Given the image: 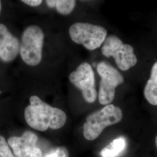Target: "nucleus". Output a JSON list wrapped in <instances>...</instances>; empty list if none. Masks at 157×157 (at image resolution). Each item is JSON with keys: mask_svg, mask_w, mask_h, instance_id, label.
I'll list each match as a JSON object with an SVG mask.
<instances>
[{"mask_svg": "<svg viewBox=\"0 0 157 157\" xmlns=\"http://www.w3.org/2000/svg\"><path fill=\"white\" fill-rule=\"evenodd\" d=\"M25 118L29 126L41 132L48 128L60 129L67 119L62 109L51 107L37 95L30 97V105L25 110Z\"/></svg>", "mask_w": 157, "mask_h": 157, "instance_id": "1", "label": "nucleus"}, {"mask_svg": "<svg viewBox=\"0 0 157 157\" xmlns=\"http://www.w3.org/2000/svg\"><path fill=\"white\" fill-rule=\"evenodd\" d=\"M122 118L121 109L112 104L92 113L87 117L83 125L84 138L87 140H95L107 127L120 122Z\"/></svg>", "mask_w": 157, "mask_h": 157, "instance_id": "2", "label": "nucleus"}, {"mask_svg": "<svg viewBox=\"0 0 157 157\" xmlns=\"http://www.w3.org/2000/svg\"><path fill=\"white\" fill-rule=\"evenodd\" d=\"M44 39V32L38 26L31 25L24 30L19 50L23 62L32 67L39 64L42 59Z\"/></svg>", "mask_w": 157, "mask_h": 157, "instance_id": "3", "label": "nucleus"}, {"mask_svg": "<svg viewBox=\"0 0 157 157\" xmlns=\"http://www.w3.org/2000/svg\"><path fill=\"white\" fill-rule=\"evenodd\" d=\"M101 52L108 58L113 57L117 67L122 71L129 70L137 62L133 47L124 44L115 35L106 37L101 47Z\"/></svg>", "mask_w": 157, "mask_h": 157, "instance_id": "4", "label": "nucleus"}, {"mask_svg": "<svg viewBox=\"0 0 157 157\" xmlns=\"http://www.w3.org/2000/svg\"><path fill=\"white\" fill-rule=\"evenodd\" d=\"M69 33L75 43L82 44L89 50L99 48L107 37V30L89 23L77 22L69 28Z\"/></svg>", "mask_w": 157, "mask_h": 157, "instance_id": "5", "label": "nucleus"}, {"mask_svg": "<svg viewBox=\"0 0 157 157\" xmlns=\"http://www.w3.org/2000/svg\"><path fill=\"white\" fill-rule=\"evenodd\" d=\"M101 77L98 100L102 105H109L115 98V89L123 83V76L111 65L105 62H100L97 67Z\"/></svg>", "mask_w": 157, "mask_h": 157, "instance_id": "6", "label": "nucleus"}, {"mask_svg": "<svg viewBox=\"0 0 157 157\" xmlns=\"http://www.w3.org/2000/svg\"><path fill=\"white\" fill-rule=\"evenodd\" d=\"M69 80L82 93L84 100L93 103L97 97L95 89V77L93 69L89 63H81L69 75Z\"/></svg>", "mask_w": 157, "mask_h": 157, "instance_id": "7", "label": "nucleus"}, {"mask_svg": "<svg viewBox=\"0 0 157 157\" xmlns=\"http://www.w3.org/2000/svg\"><path fill=\"white\" fill-rule=\"evenodd\" d=\"M37 135L26 131L20 137H10L7 143L15 157H42V151L37 146Z\"/></svg>", "mask_w": 157, "mask_h": 157, "instance_id": "8", "label": "nucleus"}, {"mask_svg": "<svg viewBox=\"0 0 157 157\" xmlns=\"http://www.w3.org/2000/svg\"><path fill=\"white\" fill-rule=\"evenodd\" d=\"M20 50L19 40L0 23V59L4 62H11L16 58Z\"/></svg>", "mask_w": 157, "mask_h": 157, "instance_id": "9", "label": "nucleus"}, {"mask_svg": "<svg viewBox=\"0 0 157 157\" xmlns=\"http://www.w3.org/2000/svg\"><path fill=\"white\" fill-rule=\"evenodd\" d=\"M147 101L153 105H157V61L151 68V75L144 90Z\"/></svg>", "mask_w": 157, "mask_h": 157, "instance_id": "10", "label": "nucleus"}, {"mask_svg": "<svg viewBox=\"0 0 157 157\" xmlns=\"http://www.w3.org/2000/svg\"><path fill=\"white\" fill-rule=\"evenodd\" d=\"M126 147V140L124 137L114 139L100 152L102 157H117L124 151Z\"/></svg>", "mask_w": 157, "mask_h": 157, "instance_id": "11", "label": "nucleus"}, {"mask_svg": "<svg viewBox=\"0 0 157 157\" xmlns=\"http://www.w3.org/2000/svg\"><path fill=\"white\" fill-rule=\"evenodd\" d=\"M45 2L50 8H56L57 11L62 15L69 14L76 5L74 0H47Z\"/></svg>", "mask_w": 157, "mask_h": 157, "instance_id": "12", "label": "nucleus"}, {"mask_svg": "<svg viewBox=\"0 0 157 157\" xmlns=\"http://www.w3.org/2000/svg\"><path fill=\"white\" fill-rule=\"evenodd\" d=\"M0 157H15L6 139L0 135Z\"/></svg>", "mask_w": 157, "mask_h": 157, "instance_id": "13", "label": "nucleus"}, {"mask_svg": "<svg viewBox=\"0 0 157 157\" xmlns=\"http://www.w3.org/2000/svg\"><path fill=\"white\" fill-rule=\"evenodd\" d=\"M42 157H68L67 151L63 148H58L50 152Z\"/></svg>", "mask_w": 157, "mask_h": 157, "instance_id": "14", "label": "nucleus"}, {"mask_svg": "<svg viewBox=\"0 0 157 157\" xmlns=\"http://www.w3.org/2000/svg\"><path fill=\"white\" fill-rule=\"evenodd\" d=\"M22 2L31 6H37L42 3L41 0H22Z\"/></svg>", "mask_w": 157, "mask_h": 157, "instance_id": "15", "label": "nucleus"}, {"mask_svg": "<svg viewBox=\"0 0 157 157\" xmlns=\"http://www.w3.org/2000/svg\"><path fill=\"white\" fill-rule=\"evenodd\" d=\"M1 6H1V1H0V13H1Z\"/></svg>", "mask_w": 157, "mask_h": 157, "instance_id": "16", "label": "nucleus"}, {"mask_svg": "<svg viewBox=\"0 0 157 157\" xmlns=\"http://www.w3.org/2000/svg\"><path fill=\"white\" fill-rule=\"evenodd\" d=\"M155 144H156V146H157V136H156V138H155Z\"/></svg>", "mask_w": 157, "mask_h": 157, "instance_id": "17", "label": "nucleus"}]
</instances>
